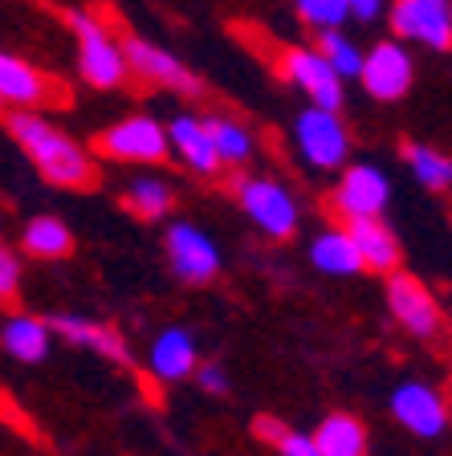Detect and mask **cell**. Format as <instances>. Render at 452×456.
Masks as SVG:
<instances>
[{
    "mask_svg": "<svg viewBox=\"0 0 452 456\" xmlns=\"http://www.w3.org/2000/svg\"><path fill=\"white\" fill-rule=\"evenodd\" d=\"M70 28H74V37H78V66H82L86 82L98 86V90L123 86L131 66H127L123 41L103 25V17H95V12H74Z\"/></svg>",
    "mask_w": 452,
    "mask_h": 456,
    "instance_id": "cell-2",
    "label": "cell"
},
{
    "mask_svg": "<svg viewBox=\"0 0 452 456\" xmlns=\"http://www.w3.org/2000/svg\"><path fill=\"white\" fill-rule=\"evenodd\" d=\"M314 444H318L322 456H367V428L347 411H334L318 424Z\"/></svg>",
    "mask_w": 452,
    "mask_h": 456,
    "instance_id": "cell-21",
    "label": "cell"
},
{
    "mask_svg": "<svg viewBox=\"0 0 452 456\" xmlns=\"http://www.w3.org/2000/svg\"><path fill=\"white\" fill-rule=\"evenodd\" d=\"M387 305H391L396 322L404 326L407 334H415V338H424V342H432L444 326L436 297L428 294V285L412 273H399V269L387 273Z\"/></svg>",
    "mask_w": 452,
    "mask_h": 456,
    "instance_id": "cell-5",
    "label": "cell"
},
{
    "mask_svg": "<svg viewBox=\"0 0 452 456\" xmlns=\"http://www.w3.org/2000/svg\"><path fill=\"white\" fill-rule=\"evenodd\" d=\"M98 151L119 163H163L171 155L168 131L147 114H131L98 139Z\"/></svg>",
    "mask_w": 452,
    "mask_h": 456,
    "instance_id": "cell-4",
    "label": "cell"
},
{
    "mask_svg": "<svg viewBox=\"0 0 452 456\" xmlns=\"http://www.w3.org/2000/svg\"><path fill=\"white\" fill-rule=\"evenodd\" d=\"M412 53H407L399 41H379L371 53H363V69H358V82L371 98L379 102H399V98L412 90Z\"/></svg>",
    "mask_w": 452,
    "mask_h": 456,
    "instance_id": "cell-6",
    "label": "cell"
},
{
    "mask_svg": "<svg viewBox=\"0 0 452 456\" xmlns=\"http://www.w3.org/2000/svg\"><path fill=\"white\" fill-rule=\"evenodd\" d=\"M127 208L139 212L143 220L163 216V212L171 208V188L163 180H155V175H139V180H131V188H127Z\"/></svg>",
    "mask_w": 452,
    "mask_h": 456,
    "instance_id": "cell-25",
    "label": "cell"
},
{
    "mask_svg": "<svg viewBox=\"0 0 452 456\" xmlns=\"http://www.w3.org/2000/svg\"><path fill=\"white\" fill-rule=\"evenodd\" d=\"M123 53H127V66H131V74L143 77V82L168 86V90H176V94H188V98H196L200 90H204V86H200V77L192 74V69L184 66L176 53H168V49L155 45V41L123 37Z\"/></svg>",
    "mask_w": 452,
    "mask_h": 456,
    "instance_id": "cell-7",
    "label": "cell"
},
{
    "mask_svg": "<svg viewBox=\"0 0 452 456\" xmlns=\"http://www.w3.org/2000/svg\"><path fill=\"white\" fill-rule=\"evenodd\" d=\"M391 28L404 41L452 49V0H391Z\"/></svg>",
    "mask_w": 452,
    "mask_h": 456,
    "instance_id": "cell-8",
    "label": "cell"
},
{
    "mask_svg": "<svg viewBox=\"0 0 452 456\" xmlns=\"http://www.w3.org/2000/svg\"><path fill=\"white\" fill-rule=\"evenodd\" d=\"M277 452L282 456H322L310 432H293V428H285L282 436H277Z\"/></svg>",
    "mask_w": 452,
    "mask_h": 456,
    "instance_id": "cell-29",
    "label": "cell"
},
{
    "mask_svg": "<svg viewBox=\"0 0 452 456\" xmlns=\"http://www.w3.org/2000/svg\"><path fill=\"white\" fill-rule=\"evenodd\" d=\"M168 256H171V269H176L179 281H192V285L212 281V277H217V269H220L217 245H212V240H208L196 224H171Z\"/></svg>",
    "mask_w": 452,
    "mask_h": 456,
    "instance_id": "cell-11",
    "label": "cell"
},
{
    "mask_svg": "<svg viewBox=\"0 0 452 456\" xmlns=\"http://www.w3.org/2000/svg\"><path fill=\"white\" fill-rule=\"evenodd\" d=\"M282 74L290 77L314 106H322V110H339L342 106V77L334 74V66H330L318 49H301V45L285 49Z\"/></svg>",
    "mask_w": 452,
    "mask_h": 456,
    "instance_id": "cell-9",
    "label": "cell"
},
{
    "mask_svg": "<svg viewBox=\"0 0 452 456\" xmlns=\"http://www.w3.org/2000/svg\"><path fill=\"white\" fill-rule=\"evenodd\" d=\"M241 208L249 212L257 228H261L265 237H293V228H298V204L293 196L274 180H245L241 183Z\"/></svg>",
    "mask_w": 452,
    "mask_h": 456,
    "instance_id": "cell-10",
    "label": "cell"
},
{
    "mask_svg": "<svg viewBox=\"0 0 452 456\" xmlns=\"http://www.w3.org/2000/svg\"><path fill=\"white\" fill-rule=\"evenodd\" d=\"M391 416L412 432V436H440L444 424H448V408H444V395L428 383H404V387L391 395Z\"/></svg>",
    "mask_w": 452,
    "mask_h": 456,
    "instance_id": "cell-12",
    "label": "cell"
},
{
    "mask_svg": "<svg viewBox=\"0 0 452 456\" xmlns=\"http://www.w3.org/2000/svg\"><path fill=\"white\" fill-rule=\"evenodd\" d=\"M298 12L314 28H339L350 17V0H298Z\"/></svg>",
    "mask_w": 452,
    "mask_h": 456,
    "instance_id": "cell-27",
    "label": "cell"
},
{
    "mask_svg": "<svg viewBox=\"0 0 452 456\" xmlns=\"http://www.w3.org/2000/svg\"><path fill=\"white\" fill-rule=\"evenodd\" d=\"M168 142H171V151L188 163L192 171H200V175H217V171H220L217 142H212V131H208L204 118H192V114L171 118Z\"/></svg>",
    "mask_w": 452,
    "mask_h": 456,
    "instance_id": "cell-14",
    "label": "cell"
},
{
    "mask_svg": "<svg viewBox=\"0 0 452 456\" xmlns=\"http://www.w3.org/2000/svg\"><path fill=\"white\" fill-rule=\"evenodd\" d=\"M9 134L21 142V151L37 163V171L49 183H62V188H86L95 180V163L90 155L78 147L70 134H62L53 123H45L41 114L33 110H9Z\"/></svg>",
    "mask_w": 452,
    "mask_h": 456,
    "instance_id": "cell-1",
    "label": "cell"
},
{
    "mask_svg": "<svg viewBox=\"0 0 452 456\" xmlns=\"http://www.w3.org/2000/svg\"><path fill=\"white\" fill-rule=\"evenodd\" d=\"M347 232H350V240H355L358 256H363V269H375V273L399 269V240L391 237V228H387L379 216L347 220Z\"/></svg>",
    "mask_w": 452,
    "mask_h": 456,
    "instance_id": "cell-16",
    "label": "cell"
},
{
    "mask_svg": "<svg viewBox=\"0 0 452 456\" xmlns=\"http://www.w3.org/2000/svg\"><path fill=\"white\" fill-rule=\"evenodd\" d=\"M318 53L334 66V74H339L342 82H347V77H358V69H363V53H358V45L342 37L339 28H318Z\"/></svg>",
    "mask_w": 452,
    "mask_h": 456,
    "instance_id": "cell-26",
    "label": "cell"
},
{
    "mask_svg": "<svg viewBox=\"0 0 452 456\" xmlns=\"http://www.w3.org/2000/svg\"><path fill=\"white\" fill-rule=\"evenodd\" d=\"M49 326H53V334L74 342V346H86V351L103 354V359H111V362H127L123 334H114V326L90 322V318H78V314H53Z\"/></svg>",
    "mask_w": 452,
    "mask_h": 456,
    "instance_id": "cell-17",
    "label": "cell"
},
{
    "mask_svg": "<svg viewBox=\"0 0 452 456\" xmlns=\"http://www.w3.org/2000/svg\"><path fill=\"white\" fill-rule=\"evenodd\" d=\"M196 383H200V391H208V395H225L228 391V375H225V367H217V362L196 367Z\"/></svg>",
    "mask_w": 452,
    "mask_h": 456,
    "instance_id": "cell-30",
    "label": "cell"
},
{
    "mask_svg": "<svg viewBox=\"0 0 452 456\" xmlns=\"http://www.w3.org/2000/svg\"><path fill=\"white\" fill-rule=\"evenodd\" d=\"M151 370L155 379L163 383H176V379H188L196 370V342H192L188 330H163L151 346Z\"/></svg>",
    "mask_w": 452,
    "mask_h": 456,
    "instance_id": "cell-19",
    "label": "cell"
},
{
    "mask_svg": "<svg viewBox=\"0 0 452 456\" xmlns=\"http://www.w3.org/2000/svg\"><path fill=\"white\" fill-rule=\"evenodd\" d=\"M387 196H391V188H387L383 171L371 167V163H358V167H350L339 180V188H334V208L342 212V220L379 216V212L387 208Z\"/></svg>",
    "mask_w": 452,
    "mask_h": 456,
    "instance_id": "cell-13",
    "label": "cell"
},
{
    "mask_svg": "<svg viewBox=\"0 0 452 456\" xmlns=\"http://www.w3.org/2000/svg\"><path fill=\"white\" fill-rule=\"evenodd\" d=\"M21 289V256L9 245H0V302H12Z\"/></svg>",
    "mask_w": 452,
    "mask_h": 456,
    "instance_id": "cell-28",
    "label": "cell"
},
{
    "mask_svg": "<svg viewBox=\"0 0 452 456\" xmlns=\"http://www.w3.org/2000/svg\"><path fill=\"white\" fill-rule=\"evenodd\" d=\"M404 159H407V167H412V175L424 183L428 191L452 188V159H448V155H440L436 147L407 142V147H404Z\"/></svg>",
    "mask_w": 452,
    "mask_h": 456,
    "instance_id": "cell-23",
    "label": "cell"
},
{
    "mask_svg": "<svg viewBox=\"0 0 452 456\" xmlns=\"http://www.w3.org/2000/svg\"><path fill=\"white\" fill-rule=\"evenodd\" d=\"M293 139H298V151L306 155V163L322 171H334L347 163L350 155V134L342 126L339 110H322V106H310L293 118Z\"/></svg>",
    "mask_w": 452,
    "mask_h": 456,
    "instance_id": "cell-3",
    "label": "cell"
},
{
    "mask_svg": "<svg viewBox=\"0 0 452 456\" xmlns=\"http://www.w3.org/2000/svg\"><path fill=\"white\" fill-rule=\"evenodd\" d=\"M49 98V82L41 69H33L29 61L12 53H0V106L12 110H33Z\"/></svg>",
    "mask_w": 452,
    "mask_h": 456,
    "instance_id": "cell-15",
    "label": "cell"
},
{
    "mask_svg": "<svg viewBox=\"0 0 452 456\" xmlns=\"http://www.w3.org/2000/svg\"><path fill=\"white\" fill-rule=\"evenodd\" d=\"M310 261H314V269H322V273H330V277L363 273V256H358V248H355L347 228H326L322 237H314Z\"/></svg>",
    "mask_w": 452,
    "mask_h": 456,
    "instance_id": "cell-20",
    "label": "cell"
},
{
    "mask_svg": "<svg viewBox=\"0 0 452 456\" xmlns=\"http://www.w3.org/2000/svg\"><path fill=\"white\" fill-rule=\"evenodd\" d=\"M383 12V0H350V17L358 20H375Z\"/></svg>",
    "mask_w": 452,
    "mask_h": 456,
    "instance_id": "cell-32",
    "label": "cell"
},
{
    "mask_svg": "<svg viewBox=\"0 0 452 456\" xmlns=\"http://www.w3.org/2000/svg\"><path fill=\"white\" fill-rule=\"evenodd\" d=\"M208 131H212V142H217V155L220 163H249V155H253V134L245 131L241 123H233V118H204Z\"/></svg>",
    "mask_w": 452,
    "mask_h": 456,
    "instance_id": "cell-24",
    "label": "cell"
},
{
    "mask_svg": "<svg viewBox=\"0 0 452 456\" xmlns=\"http://www.w3.org/2000/svg\"><path fill=\"white\" fill-rule=\"evenodd\" d=\"M49 342H53V326H49L45 318H33V314L9 318L4 334H0L4 354H12L17 362H29V367H37V362L49 359Z\"/></svg>",
    "mask_w": 452,
    "mask_h": 456,
    "instance_id": "cell-18",
    "label": "cell"
},
{
    "mask_svg": "<svg viewBox=\"0 0 452 456\" xmlns=\"http://www.w3.org/2000/svg\"><path fill=\"white\" fill-rule=\"evenodd\" d=\"M21 240H25V253L41 256V261H57V256H66L74 248V232L66 228V220L57 216H33Z\"/></svg>",
    "mask_w": 452,
    "mask_h": 456,
    "instance_id": "cell-22",
    "label": "cell"
},
{
    "mask_svg": "<svg viewBox=\"0 0 452 456\" xmlns=\"http://www.w3.org/2000/svg\"><path fill=\"white\" fill-rule=\"evenodd\" d=\"M285 432V424L277 416H257L253 419V436H261V440H269V444H277V436Z\"/></svg>",
    "mask_w": 452,
    "mask_h": 456,
    "instance_id": "cell-31",
    "label": "cell"
}]
</instances>
